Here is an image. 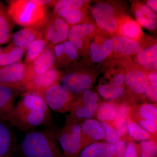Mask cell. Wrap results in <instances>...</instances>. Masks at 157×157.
Returning a JSON list of instances; mask_svg holds the SVG:
<instances>
[{
    "mask_svg": "<svg viewBox=\"0 0 157 157\" xmlns=\"http://www.w3.org/2000/svg\"><path fill=\"white\" fill-rule=\"evenodd\" d=\"M21 96L9 121L10 124L24 132L41 126H50V110L42 96L29 92Z\"/></svg>",
    "mask_w": 157,
    "mask_h": 157,
    "instance_id": "obj_1",
    "label": "cell"
},
{
    "mask_svg": "<svg viewBox=\"0 0 157 157\" xmlns=\"http://www.w3.org/2000/svg\"><path fill=\"white\" fill-rule=\"evenodd\" d=\"M57 132L52 128L28 132L21 144L25 157H65L57 144Z\"/></svg>",
    "mask_w": 157,
    "mask_h": 157,
    "instance_id": "obj_2",
    "label": "cell"
},
{
    "mask_svg": "<svg viewBox=\"0 0 157 157\" xmlns=\"http://www.w3.org/2000/svg\"><path fill=\"white\" fill-rule=\"evenodd\" d=\"M46 9L34 0H11L7 8L9 16L17 25L42 28L47 17Z\"/></svg>",
    "mask_w": 157,
    "mask_h": 157,
    "instance_id": "obj_3",
    "label": "cell"
},
{
    "mask_svg": "<svg viewBox=\"0 0 157 157\" xmlns=\"http://www.w3.org/2000/svg\"><path fill=\"white\" fill-rule=\"evenodd\" d=\"M56 137L65 157H76L81 151L80 123L66 116L64 124L57 132Z\"/></svg>",
    "mask_w": 157,
    "mask_h": 157,
    "instance_id": "obj_4",
    "label": "cell"
},
{
    "mask_svg": "<svg viewBox=\"0 0 157 157\" xmlns=\"http://www.w3.org/2000/svg\"><path fill=\"white\" fill-rule=\"evenodd\" d=\"M70 29L67 23L54 11L47 12L43 30L48 46L52 47L67 41Z\"/></svg>",
    "mask_w": 157,
    "mask_h": 157,
    "instance_id": "obj_5",
    "label": "cell"
},
{
    "mask_svg": "<svg viewBox=\"0 0 157 157\" xmlns=\"http://www.w3.org/2000/svg\"><path fill=\"white\" fill-rule=\"evenodd\" d=\"M41 96L48 108L60 113L70 112L74 99L73 95L59 83L45 90Z\"/></svg>",
    "mask_w": 157,
    "mask_h": 157,
    "instance_id": "obj_6",
    "label": "cell"
},
{
    "mask_svg": "<svg viewBox=\"0 0 157 157\" xmlns=\"http://www.w3.org/2000/svg\"><path fill=\"white\" fill-rule=\"evenodd\" d=\"M27 74V64L20 61L0 67V85L24 91Z\"/></svg>",
    "mask_w": 157,
    "mask_h": 157,
    "instance_id": "obj_7",
    "label": "cell"
},
{
    "mask_svg": "<svg viewBox=\"0 0 157 157\" xmlns=\"http://www.w3.org/2000/svg\"><path fill=\"white\" fill-rule=\"evenodd\" d=\"M84 4L82 0H60L54 5V12L58 16L72 26L78 24L83 14L81 9Z\"/></svg>",
    "mask_w": 157,
    "mask_h": 157,
    "instance_id": "obj_8",
    "label": "cell"
},
{
    "mask_svg": "<svg viewBox=\"0 0 157 157\" xmlns=\"http://www.w3.org/2000/svg\"><path fill=\"white\" fill-rule=\"evenodd\" d=\"M62 76L59 70L54 67L27 82L24 86L25 92L36 93L41 96L45 90L59 83Z\"/></svg>",
    "mask_w": 157,
    "mask_h": 157,
    "instance_id": "obj_9",
    "label": "cell"
},
{
    "mask_svg": "<svg viewBox=\"0 0 157 157\" xmlns=\"http://www.w3.org/2000/svg\"><path fill=\"white\" fill-rule=\"evenodd\" d=\"M93 78L88 74L69 72L62 76L60 80L61 85L73 95L81 94L91 87Z\"/></svg>",
    "mask_w": 157,
    "mask_h": 157,
    "instance_id": "obj_10",
    "label": "cell"
},
{
    "mask_svg": "<svg viewBox=\"0 0 157 157\" xmlns=\"http://www.w3.org/2000/svg\"><path fill=\"white\" fill-rule=\"evenodd\" d=\"M55 56L53 48L47 45L45 50L39 57L30 63L27 64L25 83L35 76L55 67Z\"/></svg>",
    "mask_w": 157,
    "mask_h": 157,
    "instance_id": "obj_11",
    "label": "cell"
},
{
    "mask_svg": "<svg viewBox=\"0 0 157 157\" xmlns=\"http://www.w3.org/2000/svg\"><path fill=\"white\" fill-rule=\"evenodd\" d=\"M93 17L98 25L104 30L113 32L118 27L114 17V9L110 4L98 3L91 9Z\"/></svg>",
    "mask_w": 157,
    "mask_h": 157,
    "instance_id": "obj_12",
    "label": "cell"
},
{
    "mask_svg": "<svg viewBox=\"0 0 157 157\" xmlns=\"http://www.w3.org/2000/svg\"><path fill=\"white\" fill-rule=\"evenodd\" d=\"M24 92L23 90L0 85L1 119L9 121L14 113L15 99Z\"/></svg>",
    "mask_w": 157,
    "mask_h": 157,
    "instance_id": "obj_13",
    "label": "cell"
},
{
    "mask_svg": "<svg viewBox=\"0 0 157 157\" xmlns=\"http://www.w3.org/2000/svg\"><path fill=\"white\" fill-rule=\"evenodd\" d=\"M81 149L95 142L104 139V133L100 122L94 119L83 121L80 123Z\"/></svg>",
    "mask_w": 157,
    "mask_h": 157,
    "instance_id": "obj_14",
    "label": "cell"
},
{
    "mask_svg": "<svg viewBox=\"0 0 157 157\" xmlns=\"http://www.w3.org/2000/svg\"><path fill=\"white\" fill-rule=\"evenodd\" d=\"M45 38L42 28H24L13 34L11 43L26 50L30 45L37 39Z\"/></svg>",
    "mask_w": 157,
    "mask_h": 157,
    "instance_id": "obj_15",
    "label": "cell"
},
{
    "mask_svg": "<svg viewBox=\"0 0 157 157\" xmlns=\"http://www.w3.org/2000/svg\"><path fill=\"white\" fill-rule=\"evenodd\" d=\"M76 157H116V149L106 142H95L82 150Z\"/></svg>",
    "mask_w": 157,
    "mask_h": 157,
    "instance_id": "obj_16",
    "label": "cell"
},
{
    "mask_svg": "<svg viewBox=\"0 0 157 157\" xmlns=\"http://www.w3.org/2000/svg\"><path fill=\"white\" fill-rule=\"evenodd\" d=\"M124 81L127 86L133 93L142 94L149 84L147 76L140 70H132L125 76Z\"/></svg>",
    "mask_w": 157,
    "mask_h": 157,
    "instance_id": "obj_17",
    "label": "cell"
},
{
    "mask_svg": "<svg viewBox=\"0 0 157 157\" xmlns=\"http://www.w3.org/2000/svg\"><path fill=\"white\" fill-rule=\"evenodd\" d=\"M131 119L136 123L140 121H157V104L144 103L136 106L132 105Z\"/></svg>",
    "mask_w": 157,
    "mask_h": 157,
    "instance_id": "obj_18",
    "label": "cell"
},
{
    "mask_svg": "<svg viewBox=\"0 0 157 157\" xmlns=\"http://www.w3.org/2000/svg\"><path fill=\"white\" fill-rule=\"evenodd\" d=\"M99 105V103H94L74 105L70 108V114L67 116L73 120L81 123L95 117Z\"/></svg>",
    "mask_w": 157,
    "mask_h": 157,
    "instance_id": "obj_19",
    "label": "cell"
},
{
    "mask_svg": "<svg viewBox=\"0 0 157 157\" xmlns=\"http://www.w3.org/2000/svg\"><path fill=\"white\" fill-rule=\"evenodd\" d=\"M94 26L91 24H78L71 26L68 35V41L77 50H80L83 44V39L86 36L91 33Z\"/></svg>",
    "mask_w": 157,
    "mask_h": 157,
    "instance_id": "obj_20",
    "label": "cell"
},
{
    "mask_svg": "<svg viewBox=\"0 0 157 157\" xmlns=\"http://www.w3.org/2000/svg\"><path fill=\"white\" fill-rule=\"evenodd\" d=\"M112 50L124 55H131L140 50V44L135 40L123 36H116L110 39Z\"/></svg>",
    "mask_w": 157,
    "mask_h": 157,
    "instance_id": "obj_21",
    "label": "cell"
},
{
    "mask_svg": "<svg viewBox=\"0 0 157 157\" xmlns=\"http://www.w3.org/2000/svg\"><path fill=\"white\" fill-rule=\"evenodd\" d=\"M14 24L8 14L7 7L0 2V45L11 40Z\"/></svg>",
    "mask_w": 157,
    "mask_h": 157,
    "instance_id": "obj_22",
    "label": "cell"
},
{
    "mask_svg": "<svg viewBox=\"0 0 157 157\" xmlns=\"http://www.w3.org/2000/svg\"><path fill=\"white\" fill-rule=\"evenodd\" d=\"M132 105L128 103H123L119 105L118 112L115 120L110 124L117 129L124 140L128 133V128L131 121V109Z\"/></svg>",
    "mask_w": 157,
    "mask_h": 157,
    "instance_id": "obj_23",
    "label": "cell"
},
{
    "mask_svg": "<svg viewBox=\"0 0 157 157\" xmlns=\"http://www.w3.org/2000/svg\"><path fill=\"white\" fill-rule=\"evenodd\" d=\"M137 61L141 66L151 71L157 70V45H154L140 50L137 54Z\"/></svg>",
    "mask_w": 157,
    "mask_h": 157,
    "instance_id": "obj_24",
    "label": "cell"
},
{
    "mask_svg": "<svg viewBox=\"0 0 157 157\" xmlns=\"http://www.w3.org/2000/svg\"><path fill=\"white\" fill-rule=\"evenodd\" d=\"M26 50L12 43L3 49L0 54V67H5L21 61Z\"/></svg>",
    "mask_w": 157,
    "mask_h": 157,
    "instance_id": "obj_25",
    "label": "cell"
},
{
    "mask_svg": "<svg viewBox=\"0 0 157 157\" xmlns=\"http://www.w3.org/2000/svg\"><path fill=\"white\" fill-rule=\"evenodd\" d=\"M119 105L113 101L100 104L95 116L98 121L111 124L117 116Z\"/></svg>",
    "mask_w": 157,
    "mask_h": 157,
    "instance_id": "obj_26",
    "label": "cell"
},
{
    "mask_svg": "<svg viewBox=\"0 0 157 157\" xmlns=\"http://www.w3.org/2000/svg\"><path fill=\"white\" fill-rule=\"evenodd\" d=\"M15 142L11 128L4 122L0 121V156L7 154Z\"/></svg>",
    "mask_w": 157,
    "mask_h": 157,
    "instance_id": "obj_27",
    "label": "cell"
},
{
    "mask_svg": "<svg viewBox=\"0 0 157 157\" xmlns=\"http://www.w3.org/2000/svg\"><path fill=\"white\" fill-rule=\"evenodd\" d=\"M138 22L143 26L151 30L156 28V17L151 9L146 5H143L135 11Z\"/></svg>",
    "mask_w": 157,
    "mask_h": 157,
    "instance_id": "obj_28",
    "label": "cell"
},
{
    "mask_svg": "<svg viewBox=\"0 0 157 157\" xmlns=\"http://www.w3.org/2000/svg\"><path fill=\"white\" fill-rule=\"evenodd\" d=\"M112 51L110 39H107L101 45L93 43L91 45L90 52L92 59L94 62L100 63L107 58Z\"/></svg>",
    "mask_w": 157,
    "mask_h": 157,
    "instance_id": "obj_29",
    "label": "cell"
},
{
    "mask_svg": "<svg viewBox=\"0 0 157 157\" xmlns=\"http://www.w3.org/2000/svg\"><path fill=\"white\" fill-rule=\"evenodd\" d=\"M47 45L45 38L37 39L33 42L26 50L25 63L28 64L34 61L42 54Z\"/></svg>",
    "mask_w": 157,
    "mask_h": 157,
    "instance_id": "obj_30",
    "label": "cell"
},
{
    "mask_svg": "<svg viewBox=\"0 0 157 157\" xmlns=\"http://www.w3.org/2000/svg\"><path fill=\"white\" fill-rule=\"evenodd\" d=\"M128 132L130 136V139L133 140L142 141L157 140V137L149 133L141 128L138 124L132 121L129 123L128 125Z\"/></svg>",
    "mask_w": 157,
    "mask_h": 157,
    "instance_id": "obj_31",
    "label": "cell"
},
{
    "mask_svg": "<svg viewBox=\"0 0 157 157\" xmlns=\"http://www.w3.org/2000/svg\"><path fill=\"white\" fill-rule=\"evenodd\" d=\"M123 86H116L107 83L101 84L98 87V92L103 98L107 100H115L122 95Z\"/></svg>",
    "mask_w": 157,
    "mask_h": 157,
    "instance_id": "obj_32",
    "label": "cell"
},
{
    "mask_svg": "<svg viewBox=\"0 0 157 157\" xmlns=\"http://www.w3.org/2000/svg\"><path fill=\"white\" fill-rule=\"evenodd\" d=\"M104 133V139L107 143L114 145L117 142L124 139L120 132L110 124L100 122Z\"/></svg>",
    "mask_w": 157,
    "mask_h": 157,
    "instance_id": "obj_33",
    "label": "cell"
},
{
    "mask_svg": "<svg viewBox=\"0 0 157 157\" xmlns=\"http://www.w3.org/2000/svg\"><path fill=\"white\" fill-rule=\"evenodd\" d=\"M63 52L58 58L56 59L55 65L66 63V60L74 61L78 58V52L77 49L69 41L63 42Z\"/></svg>",
    "mask_w": 157,
    "mask_h": 157,
    "instance_id": "obj_34",
    "label": "cell"
},
{
    "mask_svg": "<svg viewBox=\"0 0 157 157\" xmlns=\"http://www.w3.org/2000/svg\"><path fill=\"white\" fill-rule=\"evenodd\" d=\"M140 157H157V140L141 141L139 144Z\"/></svg>",
    "mask_w": 157,
    "mask_h": 157,
    "instance_id": "obj_35",
    "label": "cell"
},
{
    "mask_svg": "<svg viewBox=\"0 0 157 157\" xmlns=\"http://www.w3.org/2000/svg\"><path fill=\"white\" fill-rule=\"evenodd\" d=\"M121 32L128 38L135 39L140 35V29L137 22L134 21H128L122 26Z\"/></svg>",
    "mask_w": 157,
    "mask_h": 157,
    "instance_id": "obj_36",
    "label": "cell"
},
{
    "mask_svg": "<svg viewBox=\"0 0 157 157\" xmlns=\"http://www.w3.org/2000/svg\"><path fill=\"white\" fill-rule=\"evenodd\" d=\"M127 141L124 157H140L139 145H137L131 139L127 140Z\"/></svg>",
    "mask_w": 157,
    "mask_h": 157,
    "instance_id": "obj_37",
    "label": "cell"
},
{
    "mask_svg": "<svg viewBox=\"0 0 157 157\" xmlns=\"http://www.w3.org/2000/svg\"><path fill=\"white\" fill-rule=\"evenodd\" d=\"M136 123L149 133L157 137V121H140Z\"/></svg>",
    "mask_w": 157,
    "mask_h": 157,
    "instance_id": "obj_38",
    "label": "cell"
},
{
    "mask_svg": "<svg viewBox=\"0 0 157 157\" xmlns=\"http://www.w3.org/2000/svg\"><path fill=\"white\" fill-rule=\"evenodd\" d=\"M157 86L149 84L144 92V95L148 100L155 104L157 102Z\"/></svg>",
    "mask_w": 157,
    "mask_h": 157,
    "instance_id": "obj_39",
    "label": "cell"
},
{
    "mask_svg": "<svg viewBox=\"0 0 157 157\" xmlns=\"http://www.w3.org/2000/svg\"><path fill=\"white\" fill-rule=\"evenodd\" d=\"M126 140L122 139L114 144L116 149V157H124Z\"/></svg>",
    "mask_w": 157,
    "mask_h": 157,
    "instance_id": "obj_40",
    "label": "cell"
},
{
    "mask_svg": "<svg viewBox=\"0 0 157 157\" xmlns=\"http://www.w3.org/2000/svg\"><path fill=\"white\" fill-rule=\"evenodd\" d=\"M125 79V76L123 74H118L109 82L110 84L116 86H123Z\"/></svg>",
    "mask_w": 157,
    "mask_h": 157,
    "instance_id": "obj_41",
    "label": "cell"
},
{
    "mask_svg": "<svg viewBox=\"0 0 157 157\" xmlns=\"http://www.w3.org/2000/svg\"><path fill=\"white\" fill-rule=\"evenodd\" d=\"M34 2L41 6H43L47 9L48 7L54 6L56 1H51V0H34Z\"/></svg>",
    "mask_w": 157,
    "mask_h": 157,
    "instance_id": "obj_42",
    "label": "cell"
},
{
    "mask_svg": "<svg viewBox=\"0 0 157 157\" xmlns=\"http://www.w3.org/2000/svg\"><path fill=\"white\" fill-rule=\"evenodd\" d=\"M149 83L152 85L157 86V73L156 71H154L149 74L147 76Z\"/></svg>",
    "mask_w": 157,
    "mask_h": 157,
    "instance_id": "obj_43",
    "label": "cell"
},
{
    "mask_svg": "<svg viewBox=\"0 0 157 157\" xmlns=\"http://www.w3.org/2000/svg\"><path fill=\"white\" fill-rule=\"evenodd\" d=\"M157 1L155 0H149L147 1V7L150 9H152L155 11L157 12Z\"/></svg>",
    "mask_w": 157,
    "mask_h": 157,
    "instance_id": "obj_44",
    "label": "cell"
},
{
    "mask_svg": "<svg viewBox=\"0 0 157 157\" xmlns=\"http://www.w3.org/2000/svg\"><path fill=\"white\" fill-rule=\"evenodd\" d=\"M3 49L2 48L0 47V54H1V53H2V51Z\"/></svg>",
    "mask_w": 157,
    "mask_h": 157,
    "instance_id": "obj_45",
    "label": "cell"
},
{
    "mask_svg": "<svg viewBox=\"0 0 157 157\" xmlns=\"http://www.w3.org/2000/svg\"></svg>",
    "mask_w": 157,
    "mask_h": 157,
    "instance_id": "obj_46",
    "label": "cell"
}]
</instances>
